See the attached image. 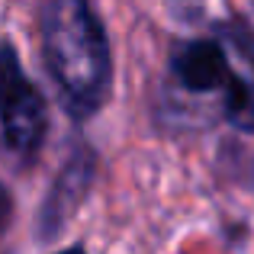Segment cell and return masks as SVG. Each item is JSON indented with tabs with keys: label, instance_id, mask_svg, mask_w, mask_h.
I'll return each instance as SVG.
<instances>
[{
	"label": "cell",
	"instance_id": "cell-1",
	"mask_svg": "<svg viewBox=\"0 0 254 254\" xmlns=\"http://www.w3.org/2000/svg\"><path fill=\"white\" fill-rule=\"evenodd\" d=\"M42 45L68 110L90 116L110 93V45L93 10L81 0H55L42 10Z\"/></svg>",
	"mask_w": 254,
	"mask_h": 254
},
{
	"label": "cell",
	"instance_id": "cell-2",
	"mask_svg": "<svg viewBox=\"0 0 254 254\" xmlns=\"http://www.w3.org/2000/svg\"><path fill=\"white\" fill-rule=\"evenodd\" d=\"M0 123L13 151L32 155L45 135V103L26 81L10 45H0Z\"/></svg>",
	"mask_w": 254,
	"mask_h": 254
},
{
	"label": "cell",
	"instance_id": "cell-3",
	"mask_svg": "<svg viewBox=\"0 0 254 254\" xmlns=\"http://www.w3.org/2000/svg\"><path fill=\"white\" fill-rule=\"evenodd\" d=\"M174 74L187 90H219L229 87L232 68L225 62L222 45L216 42H190L174 55Z\"/></svg>",
	"mask_w": 254,
	"mask_h": 254
},
{
	"label": "cell",
	"instance_id": "cell-4",
	"mask_svg": "<svg viewBox=\"0 0 254 254\" xmlns=\"http://www.w3.org/2000/svg\"><path fill=\"white\" fill-rule=\"evenodd\" d=\"M90 177H93V155L90 151H77L68 161V168L62 171V177L55 180V190H52L49 203H45V232H49V235L84 199L87 187H90Z\"/></svg>",
	"mask_w": 254,
	"mask_h": 254
},
{
	"label": "cell",
	"instance_id": "cell-5",
	"mask_svg": "<svg viewBox=\"0 0 254 254\" xmlns=\"http://www.w3.org/2000/svg\"><path fill=\"white\" fill-rule=\"evenodd\" d=\"M229 97H225V113L242 132H254V81H242L232 74L229 81Z\"/></svg>",
	"mask_w": 254,
	"mask_h": 254
},
{
	"label": "cell",
	"instance_id": "cell-6",
	"mask_svg": "<svg viewBox=\"0 0 254 254\" xmlns=\"http://www.w3.org/2000/svg\"><path fill=\"white\" fill-rule=\"evenodd\" d=\"M6 219H10V196H6V190L0 187V232H3Z\"/></svg>",
	"mask_w": 254,
	"mask_h": 254
},
{
	"label": "cell",
	"instance_id": "cell-7",
	"mask_svg": "<svg viewBox=\"0 0 254 254\" xmlns=\"http://www.w3.org/2000/svg\"><path fill=\"white\" fill-rule=\"evenodd\" d=\"M62 254H84L81 248H68V251H62Z\"/></svg>",
	"mask_w": 254,
	"mask_h": 254
}]
</instances>
